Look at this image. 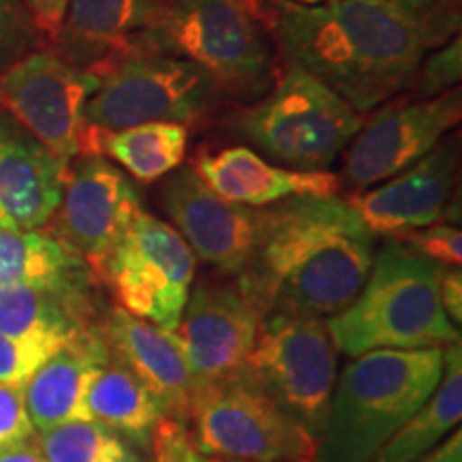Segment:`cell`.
Masks as SVG:
<instances>
[{"label": "cell", "instance_id": "1", "mask_svg": "<svg viewBox=\"0 0 462 462\" xmlns=\"http://www.w3.org/2000/svg\"><path fill=\"white\" fill-rule=\"evenodd\" d=\"M273 37L291 60L368 114L411 86L432 50L460 34V0H268Z\"/></svg>", "mask_w": 462, "mask_h": 462}, {"label": "cell", "instance_id": "2", "mask_svg": "<svg viewBox=\"0 0 462 462\" xmlns=\"http://www.w3.org/2000/svg\"><path fill=\"white\" fill-rule=\"evenodd\" d=\"M374 238L346 199L300 195L268 208L262 240L236 279L265 313L332 317L366 282Z\"/></svg>", "mask_w": 462, "mask_h": 462}, {"label": "cell", "instance_id": "3", "mask_svg": "<svg viewBox=\"0 0 462 462\" xmlns=\"http://www.w3.org/2000/svg\"><path fill=\"white\" fill-rule=\"evenodd\" d=\"M268 0H167L140 51L171 54L210 75L229 101L253 103L281 71Z\"/></svg>", "mask_w": 462, "mask_h": 462}, {"label": "cell", "instance_id": "4", "mask_svg": "<svg viewBox=\"0 0 462 462\" xmlns=\"http://www.w3.org/2000/svg\"><path fill=\"white\" fill-rule=\"evenodd\" d=\"M443 265L390 240L354 302L328 317V332L345 356L377 349H446L460 343L439 298Z\"/></svg>", "mask_w": 462, "mask_h": 462}, {"label": "cell", "instance_id": "5", "mask_svg": "<svg viewBox=\"0 0 462 462\" xmlns=\"http://www.w3.org/2000/svg\"><path fill=\"white\" fill-rule=\"evenodd\" d=\"M443 377V349H377L340 374L317 462H371L388 439L432 396Z\"/></svg>", "mask_w": 462, "mask_h": 462}, {"label": "cell", "instance_id": "6", "mask_svg": "<svg viewBox=\"0 0 462 462\" xmlns=\"http://www.w3.org/2000/svg\"><path fill=\"white\" fill-rule=\"evenodd\" d=\"M362 125L364 116L337 92L296 62L285 60L273 88L262 99L236 109L225 131L274 165L326 171Z\"/></svg>", "mask_w": 462, "mask_h": 462}, {"label": "cell", "instance_id": "7", "mask_svg": "<svg viewBox=\"0 0 462 462\" xmlns=\"http://www.w3.org/2000/svg\"><path fill=\"white\" fill-rule=\"evenodd\" d=\"M242 379L273 398L317 439L337 385V345L321 317L270 310L259 323Z\"/></svg>", "mask_w": 462, "mask_h": 462}, {"label": "cell", "instance_id": "8", "mask_svg": "<svg viewBox=\"0 0 462 462\" xmlns=\"http://www.w3.org/2000/svg\"><path fill=\"white\" fill-rule=\"evenodd\" d=\"M227 95L204 69L184 58L140 51L126 56L101 78L84 107L86 125L120 131L146 123L190 129L212 118Z\"/></svg>", "mask_w": 462, "mask_h": 462}, {"label": "cell", "instance_id": "9", "mask_svg": "<svg viewBox=\"0 0 462 462\" xmlns=\"http://www.w3.org/2000/svg\"><path fill=\"white\" fill-rule=\"evenodd\" d=\"M195 281V255L170 223L142 210L99 274L116 306L173 332Z\"/></svg>", "mask_w": 462, "mask_h": 462}, {"label": "cell", "instance_id": "10", "mask_svg": "<svg viewBox=\"0 0 462 462\" xmlns=\"http://www.w3.org/2000/svg\"><path fill=\"white\" fill-rule=\"evenodd\" d=\"M189 430L206 456L240 462H317V441L245 379L199 392Z\"/></svg>", "mask_w": 462, "mask_h": 462}, {"label": "cell", "instance_id": "11", "mask_svg": "<svg viewBox=\"0 0 462 462\" xmlns=\"http://www.w3.org/2000/svg\"><path fill=\"white\" fill-rule=\"evenodd\" d=\"M101 79L51 48L34 50L0 73V109L15 118L58 161L82 154L84 107Z\"/></svg>", "mask_w": 462, "mask_h": 462}, {"label": "cell", "instance_id": "12", "mask_svg": "<svg viewBox=\"0 0 462 462\" xmlns=\"http://www.w3.org/2000/svg\"><path fill=\"white\" fill-rule=\"evenodd\" d=\"M265 315L238 279L204 281L190 289L173 337L182 346L198 394L242 377Z\"/></svg>", "mask_w": 462, "mask_h": 462}, {"label": "cell", "instance_id": "13", "mask_svg": "<svg viewBox=\"0 0 462 462\" xmlns=\"http://www.w3.org/2000/svg\"><path fill=\"white\" fill-rule=\"evenodd\" d=\"M142 210L140 190L118 165L103 154H79L45 227L84 257L99 282L103 265Z\"/></svg>", "mask_w": 462, "mask_h": 462}, {"label": "cell", "instance_id": "14", "mask_svg": "<svg viewBox=\"0 0 462 462\" xmlns=\"http://www.w3.org/2000/svg\"><path fill=\"white\" fill-rule=\"evenodd\" d=\"M161 206L195 257L236 279L251 263L262 240L268 208H248L218 198L193 165L167 173Z\"/></svg>", "mask_w": 462, "mask_h": 462}, {"label": "cell", "instance_id": "15", "mask_svg": "<svg viewBox=\"0 0 462 462\" xmlns=\"http://www.w3.org/2000/svg\"><path fill=\"white\" fill-rule=\"evenodd\" d=\"M462 118V92L421 101L381 106L345 150L343 176L349 187L366 190L390 180L424 159Z\"/></svg>", "mask_w": 462, "mask_h": 462}, {"label": "cell", "instance_id": "16", "mask_svg": "<svg viewBox=\"0 0 462 462\" xmlns=\"http://www.w3.org/2000/svg\"><path fill=\"white\" fill-rule=\"evenodd\" d=\"M458 137L446 135L409 170L381 187L357 190L346 201L374 236L392 240L429 227L446 217L458 176Z\"/></svg>", "mask_w": 462, "mask_h": 462}, {"label": "cell", "instance_id": "17", "mask_svg": "<svg viewBox=\"0 0 462 462\" xmlns=\"http://www.w3.org/2000/svg\"><path fill=\"white\" fill-rule=\"evenodd\" d=\"M97 328L109 360L146 383L163 402L167 418L189 424L198 385L173 332L161 330L116 304L103 310Z\"/></svg>", "mask_w": 462, "mask_h": 462}, {"label": "cell", "instance_id": "18", "mask_svg": "<svg viewBox=\"0 0 462 462\" xmlns=\"http://www.w3.org/2000/svg\"><path fill=\"white\" fill-rule=\"evenodd\" d=\"M165 5L167 0H69L51 50L101 79L126 56L140 54L142 34L157 24Z\"/></svg>", "mask_w": 462, "mask_h": 462}, {"label": "cell", "instance_id": "19", "mask_svg": "<svg viewBox=\"0 0 462 462\" xmlns=\"http://www.w3.org/2000/svg\"><path fill=\"white\" fill-rule=\"evenodd\" d=\"M69 165L0 109V227L28 231L51 221Z\"/></svg>", "mask_w": 462, "mask_h": 462}, {"label": "cell", "instance_id": "20", "mask_svg": "<svg viewBox=\"0 0 462 462\" xmlns=\"http://www.w3.org/2000/svg\"><path fill=\"white\" fill-rule=\"evenodd\" d=\"M195 171L218 198L248 208H263L300 195H337L338 176L274 165L248 146H229L195 159Z\"/></svg>", "mask_w": 462, "mask_h": 462}, {"label": "cell", "instance_id": "21", "mask_svg": "<svg viewBox=\"0 0 462 462\" xmlns=\"http://www.w3.org/2000/svg\"><path fill=\"white\" fill-rule=\"evenodd\" d=\"M99 323V321H97ZM97 323L54 351L24 385V401L34 430L65 421L90 420L86 394L95 374L109 362Z\"/></svg>", "mask_w": 462, "mask_h": 462}, {"label": "cell", "instance_id": "22", "mask_svg": "<svg viewBox=\"0 0 462 462\" xmlns=\"http://www.w3.org/2000/svg\"><path fill=\"white\" fill-rule=\"evenodd\" d=\"M26 285L62 293H99L90 265L65 240L42 229L0 227V287Z\"/></svg>", "mask_w": 462, "mask_h": 462}, {"label": "cell", "instance_id": "23", "mask_svg": "<svg viewBox=\"0 0 462 462\" xmlns=\"http://www.w3.org/2000/svg\"><path fill=\"white\" fill-rule=\"evenodd\" d=\"M99 293H62L26 285L0 287V334L60 349L101 319Z\"/></svg>", "mask_w": 462, "mask_h": 462}, {"label": "cell", "instance_id": "24", "mask_svg": "<svg viewBox=\"0 0 462 462\" xmlns=\"http://www.w3.org/2000/svg\"><path fill=\"white\" fill-rule=\"evenodd\" d=\"M189 148V129L173 123H146L120 131L86 125L82 154H103L116 161L137 182L163 180L182 165Z\"/></svg>", "mask_w": 462, "mask_h": 462}, {"label": "cell", "instance_id": "25", "mask_svg": "<svg viewBox=\"0 0 462 462\" xmlns=\"http://www.w3.org/2000/svg\"><path fill=\"white\" fill-rule=\"evenodd\" d=\"M90 420L107 426L137 449H152V437L165 418L163 402L125 366L109 360L86 394Z\"/></svg>", "mask_w": 462, "mask_h": 462}, {"label": "cell", "instance_id": "26", "mask_svg": "<svg viewBox=\"0 0 462 462\" xmlns=\"http://www.w3.org/2000/svg\"><path fill=\"white\" fill-rule=\"evenodd\" d=\"M462 418V346L443 349V377L432 396L381 446L371 462H413L458 429Z\"/></svg>", "mask_w": 462, "mask_h": 462}, {"label": "cell", "instance_id": "27", "mask_svg": "<svg viewBox=\"0 0 462 462\" xmlns=\"http://www.w3.org/2000/svg\"><path fill=\"white\" fill-rule=\"evenodd\" d=\"M37 443L50 462H146L140 449L95 420L39 430Z\"/></svg>", "mask_w": 462, "mask_h": 462}, {"label": "cell", "instance_id": "28", "mask_svg": "<svg viewBox=\"0 0 462 462\" xmlns=\"http://www.w3.org/2000/svg\"><path fill=\"white\" fill-rule=\"evenodd\" d=\"M462 78V37L449 39L441 48L432 50L421 60L411 86H409V101L432 99L458 88Z\"/></svg>", "mask_w": 462, "mask_h": 462}, {"label": "cell", "instance_id": "29", "mask_svg": "<svg viewBox=\"0 0 462 462\" xmlns=\"http://www.w3.org/2000/svg\"><path fill=\"white\" fill-rule=\"evenodd\" d=\"M48 48L26 0H0V73L34 50Z\"/></svg>", "mask_w": 462, "mask_h": 462}, {"label": "cell", "instance_id": "30", "mask_svg": "<svg viewBox=\"0 0 462 462\" xmlns=\"http://www.w3.org/2000/svg\"><path fill=\"white\" fill-rule=\"evenodd\" d=\"M58 351L39 340H20L0 334V383L24 388L43 362Z\"/></svg>", "mask_w": 462, "mask_h": 462}, {"label": "cell", "instance_id": "31", "mask_svg": "<svg viewBox=\"0 0 462 462\" xmlns=\"http://www.w3.org/2000/svg\"><path fill=\"white\" fill-rule=\"evenodd\" d=\"M409 246L421 257H429L441 265L462 263V231L460 227L446 223H435L429 227L407 231V234L392 238Z\"/></svg>", "mask_w": 462, "mask_h": 462}, {"label": "cell", "instance_id": "32", "mask_svg": "<svg viewBox=\"0 0 462 462\" xmlns=\"http://www.w3.org/2000/svg\"><path fill=\"white\" fill-rule=\"evenodd\" d=\"M37 435L28 415L24 388L0 383V449Z\"/></svg>", "mask_w": 462, "mask_h": 462}, {"label": "cell", "instance_id": "33", "mask_svg": "<svg viewBox=\"0 0 462 462\" xmlns=\"http://www.w3.org/2000/svg\"><path fill=\"white\" fill-rule=\"evenodd\" d=\"M152 443L165 448L171 456V462H225L221 458H217V456L201 454L199 449L195 448L189 424H182V421L167 418V415L161 420L157 430H154Z\"/></svg>", "mask_w": 462, "mask_h": 462}, {"label": "cell", "instance_id": "34", "mask_svg": "<svg viewBox=\"0 0 462 462\" xmlns=\"http://www.w3.org/2000/svg\"><path fill=\"white\" fill-rule=\"evenodd\" d=\"M69 0H26L28 9H31L34 24L42 32L43 42L51 48L56 42L58 32H60L62 20H65Z\"/></svg>", "mask_w": 462, "mask_h": 462}, {"label": "cell", "instance_id": "35", "mask_svg": "<svg viewBox=\"0 0 462 462\" xmlns=\"http://www.w3.org/2000/svg\"><path fill=\"white\" fill-rule=\"evenodd\" d=\"M439 298L448 319L456 328L462 323V273L460 265H443L439 276Z\"/></svg>", "mask_w": 462, "mask_h": 462}, {"label": "cell", "instance_id": "36", "mask_svg": "<svg viewBox=\"0 0 462 462\" xmlns=\"http://www.w3.org/2000/svg\"><path fill=\"white\" fill-rule=\"evenodd\" d=\"M413 462H462V432L456 429L439 446L421 454Z\"/></svg>", "mask_w": 462, "mask_h": 462}, {"label": "cell", "instance_id": "37", "mask_svg": "<svg viewBox=\"0 0 462 462\" xmlns=\"http://www.w3.org/2000/svg\"><path fill=\"white\" fill-rule=\"evenodd\" d=\"M0 462H50L37 443V435L28 441L0 449Z\"/></svg>", "mask_w": 462, "mask_h": 462}, {"label": "cell", "instance_id": "38", "mask_svg": "<svg viewBox=\"0 0 462 462\" xmlns=\"http://www.w3.org/2000/svg\"><path fill=\"white\" fill-rule=\"evenodd\" d=\"M152 454H154V460L152 462H171L170 452H167L165 448L157 446V443H152Z\"/></svg>", "mask_w": 462, "mask_h": 462}, {"label": "cell", "instance_id": "39", "mask_svg": "<svg viewBox=\"0 0 462 462\" xmlns=\"http://www.w3.org/2000/svg\"><path fill=\"white\" fill-rule=\"evenodd\" d=\"M298 5H306V7H313V5H326V3H338V0H293Z\"/></svg>", "mask_w": 462, "mask_h": 462}, {"label": "cell", "instance_id": "40", "mask_svg": "<svg viewBox=\"0 0 462 462\" xmlns=\"http://www.w3.org/2000/svg\"><path fill=\"white\" fill-rule=\"evenodd\" d=\"M223 460V458H221ZM225 462H240V460H225Z\"/></svg>", "mask_w": 462, "mask_h": 462}]
</instances>
